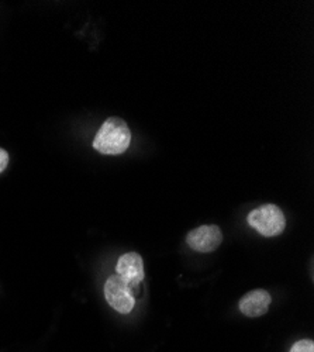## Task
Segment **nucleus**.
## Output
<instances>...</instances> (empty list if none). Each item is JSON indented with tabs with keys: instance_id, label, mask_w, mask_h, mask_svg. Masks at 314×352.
<instances>
[{
	"instance_id": "nucleus-1",
	"label": "nucleus",
	"mask_w": 314,
	"mask_h": 352,
	"mask_svg": "<svg viewBox=\"0 0 314 352\" xmlns=\"http://www.w3.org/2000/svg\"><path fill=\"white\" fill-rule=\"evenodd\" d=\"M131 131L120 117H109L93 140V148L103 155H120L127 151Z\"/></svg>"
},
{
	"instance_id": "nucleus-2",
	"label": "nucleus",
	"mask_w": 314,
	"mask_h": 352,
	"mask_svg": "<svg viewBox=\"0 0 314 352\" xmlns=\"http://www.w3.org/2000/svg\"><path fill=\"white\" fill-rule=\"evenodd\" d=\"M247 221L264 237L280 236L287 227V219L276 204H262L254 209L248 214Z\"/></svg>"
},
{
	"instance_id": "nucleus-3",
	"label": "nucleus",
	"mask_w": 314,
	"mask_h": 352,
	"mask_svg": "<svg viewBox=\"0 0 314 352\" xmlns=\"http://www.w3.org/2000/svg\"><path fill=\"white\" fill-rule=\"evenodd\" d=\"M104 298L111 309L122 314L131 313L135 306L134 292L117 274L107 278L104 283Z\"/></svg>"
},
{
	"instance_id": "nucleus-4",
	"label": "nucleus",
	"mask_w": 314,
	"mask_h": 352,
	"mask_svg": "<svg viewBox=\"0 0 314 352\" xmlns=\"http://www.w3.org/2000/svg\"><path fill=\"white\" fill-rule=\"evenodd\" d=\"M186 243L196 252H213L223 243V232L218 226H201L188 232Z\"/></svg>"
},
{
	"instance_id": "nucleus-5",
	"label": "nucleus",
	"mask_w": 314,
	"mask_h": 352,
	"mask_svg": "<svg viewBox=\"0 0 314 352\" xmlns=\"http://www.w3.org/2000/svg\"><path fill=\"white\" fill-rule=\"evenodd\" d=\"M116 272L134 292L144 280V261L137 252H126L117 261Z\"/></svg>"
},
{
	"instance_id": "nucleus-6",
	"label": "nucleus",
	"mask_w": 314,
	"mask_h": 352,
	"mask_svg": "<svg viewBox=\"0 0 314 352\" xmlns=\"http://www.w3.org/2000/svg\"><path fill=\"white\" fill-rule=\"evenodd\" d=\"M271 302L272 298L267 290L255 289L248 292L245 296H243V299L238 303V309L244 316L255 318L268 313Z\"/></svg>"
},
{
	"instance_id": "nucleus-7",
	"label": "nucleus",
	"mask_w": 314,
	"mask_h": 352,
	"mask_svg": "<svg viewBox=\"0 0 314 352\" xmlns=\"http://www.w3.org/2000/svg\"><path fill=\"white\" fill-rule=\"evenodd\" d=\"M291 352H314V342L311 340H300L292 345Z\"/></svg>"
},
{
	"instance_id": "nucleus-8",
	"label": "nucleus",
	"mask_w": 314,
	"mask_h": 352,
	"mask_svg": "<svg viewBox=\"0 0 314 352\" xmlns=\"http://www.w3.org/2000/svg\"><path fill=\"white\" fill-rule=\"evenodd\" d=\"M9 165V154L6 150L0 148V173H2Z\"/></svg>"
}]
</instances>
